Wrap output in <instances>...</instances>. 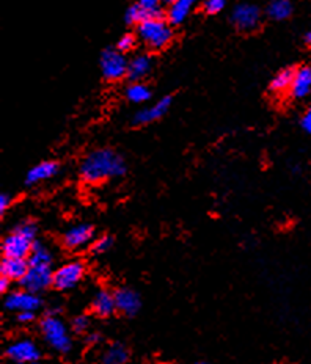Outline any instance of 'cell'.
Instances as JSON below:
<instances>
[{
  "instance_id": "cell-1",
  "label": "cell",
  "mask_w": 311,
  "mask_h": 364,
  "mask_svg": "<svg viewBox=\"0 0 311 364\" xmlns=\"http://www.w3.org/2000/svg\"><path fill=\"white\" fill-rule=\"evenodd\" d=\"M126 162L123 155L109 148L95 149L88 153L80 162V178L85 184H100L113 178L126 175Z\"/></svg>"
},
{
  "instance_id": "cell-2",
  "label": "cell",
  "mask_w": 311,
  "mask_h": 364,
  "mask_svg": "<svg viewBox=\"0 0 311 364\" xmlns=\"http://www.w3.org/2000/svg\"><path fill=\"white\" fill-rule=\"evenodd\" d=\"M37 223L32 220H22L15 229L3 239L2 253L3 258L28 259L37 242Z\"/></svg>"
},
{
  "instance_id": "cell-3",
  "label": "cell",
  "mask_w": 311,
  "mask_h": 364,
  "mask_svg": "<svg viewBox=\"0 0 311 364\" xmlns=\"http://www.w3.org/2000/svg\"><path fill=\"white\" fill-rule=\"evenodd\" d=\"M137 33L142 43H145L149 49L160 50L167 48L173 39L171 26L167 19H148L137 26Z\"/></svg>"
},
{
  "instance_id": "cell-4",
  "label": "cell",
  "mask_w": 311,
  "mask_h": 364,
  "mask_svg": "<svg viewBox=\"0 0 311 364\" xmlns=\"http://www.w3.org/2000/svg\"><path fill=\"white\" fill-rule=\"evenodd\" d=\"M41 333L48 345L59 354H68L73 347L68 327L57 316H46L41 320Z\"/></svg>"
},
{
  "instance_id": "cell-5",
  "label": "cell",
  "mask_w": 311,
  "mask_h": 364,
  "mask_svg": "<svg viewBox=\"0 0 311 364\" xmlns=\"http://www.w3.org/2000/svg\"><path fill=\"white\" fill-rule=\"evenodd\" d=\"M148 19H165L162 5L158 0H140L126 10L124 21L129 26H138Z\"/></svg>"
},
{
  "instance_id": "cell-6",
  "label": "cell",
  "mask_w": 311,
  "mask_h": 364,
  "mask_svg": "<svg viewBox=\"0 0 311 364\" xmlns=\"http://www.w3.org/2000/svg\"><path fill=\"white\" fill-rule=\"evenodd\" d=\"M101 71L104 79L107 80H120L128 76L129 61L126 60L124 54H121L117 49L107 48L101 54Z\"/></svg>"
},
{
  "instance_id": "cell-7",
  "label": "cell",
  "mask_w": 311,
  "mask_h": 364,
  "mask_svg": "<svg viewBox=\"0 0 311 364\" xmlns=\"http://www.w3.org/2000/svg\"><path fill=\"white\" fill-rule=\"evenodd\" d=\"M19 282L24 291L38 296L39 292L54 286V271H52L50 265H30L26 276Z\"/></svg>"
},
{
  "instance_id": "cell-8",
  "label": "cell",
  "mask_w": 311,
  "mask_h": 364,
  "mask_svg": "<svg viewBox=\"0 0 311 364\" xmlns=\"http://www.w3.org/2000/svg\"><path fill=\"white\" fill-rule=\"evenodd\" d=\"M232 22L239 32H255L261 24V11L256 5L239 3L232 11Z\"/></svg>"
},
{
  "instance_id": "cell-9",
  "label": "cell",
  "mask_w": 311,
  "mask_h": 364,
  "mask_svg": "<svg viewBox=\"0 0 311 364\" xmlns=\"http://www.w3.org/2000/svg\"><path fill=\"white\" fill-rule=\"evenodd\" d=\"M85 275V265L80 261H71L63 264L54 271V287L59 291H69L76 287L82 281Z\"/></svg>"
},
{
  "instance_id": "cell-10",
  "label": "cell",
  "mask_w": 311,
  "mask_h": 364,
  "mask_svg": "<svg viewBox=\"0 0 311 364\" xmlns=\"http://www.w3.org/2000/svg\"><path fill=\"white\" fill-rule=\"evenodd\" d=\"M41 306V298H39L37 294H32L28 291H15L10 292L7 297H5V308L8 311H16L17 314L19 313H35V311L39 309Z\"/></svg>"
},
{
  "instance_id": "cell-11",
  "label": "cell",
  "mask_w": 311,
  "mask_h": 364,
  "mask_svg": "<svg viewBox=\"0 0 311 364\" xmlns=\"http://www.w3.org/2000/svg\"><path fill=\"white\" fill-rule=\"evenodd\" d=\"M5 354L10 358L11 361H15L17 364H26L32 361H38L39 356H41V352H39L38 345L33 343L32 339H17L15 343H11Z\"/></svg>"
},
{
  "instance_id": "cell-12",
  "label": "cell",
  "mask_w": 311,
  "mask_h": 364,
  "mask_svg": "<svg viewBox=\"0 0 311 364\" xmlns=\"http://www.w3.org/2000/svg\"><path fill=\"white\" fill-rule=\"evenodd\" d=\"M95 229L91 224L86 223H80L76 224V227L69 228L65 234H63L62 242L68 250H80L85 245H88L93 242L95 239Z\"/></svg>"
},
{
  "instance_id": "cell-13",
  "label": "cell",
  "mask_w": 311,
  "mask_h": 364,
  "mask_svg": "<svg viewBox=\"0 0 311 364\" xmlns=\"http://www.w3.org/2000/svg\"><path fill=\"white\" fill-rule=\"evenodd\" d=\"M171 101H173L171 96H165L160 101L153 104L151 107L142 108V111H138L134 115V118H132V124L145 126V124H151V123H154V121L160 119L167 112H169V108L171 106Z\"/></svg>"
},
{
  "instance_id": "cell-14",
  "label": "cell",
  "mask_w": 311,
  "mask_h": 364,
  "mask_svg": "<svg viewBox=\"0 0 311 364\" xmlns=\"http://www.w3.org/2000/svg\"><path fill=\"white\" fill-rule=\"evenodd\" d=\"M59 171H60L59 162H55V160L39 162L38 165L32 166V169L27 171L26 186H28V187L37 186V184H39V182L48 181V179H52L54 176H57V173Z\"/></svg>"
},
{
  "instance_id": "cell-15",
  "label": "cell",
  "mask_w": 311,
  "mask_h": 364,
  "mask_svg": "<svg viewBox=\"0 0 311 364\" xmlns=\"http://www.w3.org/2000/svg\"><path fill=\"white\" fill-rule=\"evenodd\" d=\"M115 302H117V309L124 316H135L142 306L140 296L129 287H121L115 291Z\"/></svg>"
},
{
  "instance_id": "cell-16",
  "label": "cell",
  "mask_w": 311,
  "mask_h": 364,
  "mask_svg": "<svg viewBox=\"0 0 311 364\" xmlns=\"http://www.w3.org/2000/svg\"><path fill=\"white\" fill-rule=\"evenodd\" d=\"M311 93V66L296 68L290 95L294 99H303Z\"/></svg>"
},
{
  "instance_id": "cell-17",
  "label": "cell",
  "mask_w": 311,
  "mask_h": 364,
  "mask_svg": "<svg viewBox=\"0 0 311 364\" xmlns=\"http://www.w3.org/2000/svg\"><path fill=\"white\" fill-rule=\"evenodd\" d=\"M192 0H175L169 3V8L165 11V19L170 26H181L187 19L190 11L194 8Z\"/></svg>"
},
{
  "instance_id": "cell-18",
  "label": "cell",
  "mask_w": 311,
  "mask_h": 364,
  "mask_svg": "<svg viewBox=\"0 0 311 364\" xmlns=\"http://www.w3.org/2000/svg\"><path fill=\"white\" fill-rule=\"evenodd\" d=\"M28 267L30 265H28L27 259L3 258L2 264H0V275L10 281H21L26 276Z\"/></svg>"
},
{
  "instance_id": "cell-19",
  "label": "cell",
  "mask_w": 311,
  "mask_h": 364,
  "mask_svg": "<svg viewBox=\"0 0 311 364\" xmlns=\"http://www.w3.org/2000/svg\"><path fill=\"white\" fill-rule=\"evenodd\" d=\"M91 309L93 313L100 317H109L113 314V311H117V302H115V294L106 291H97L96 296L91 302Z\"/></svg>"
},
{
  "instance_id": "cell-20",
  "label": "cell",
  "mask_w": 311,
  "mask_h": 364,
  "mask_svg": "<svg viewBox=\"0 0 311 364\" xmlns=\"http://www.w3.org/2000/svg\"><path fill=\"white\" fill-rule=\"evenodd\" d=\"M153 68V59L149 55L140 54L135 55L134 59L129 61V68H128V77L131 82H140L143 77H147L149 71Z\"/></svg>"
},
{
  "instance_id": "cell-21",
  "label": "cell",
  "mask_w": 311,
  "mask_h": 364,
  "mask_svg": "<svg viewBox=\"0 0 311 364\" xmlns=\"http://www.w3.org/2000/svg\"><path fill=\"white\" fill-rule=\"evenodd\" d=\"M129 360V352L121 343L107 345L100 355V364H126Z\"/></svg>"
},
{
  "instance_id": "cell-22",
  "label": "cell",
  "mask_w": 311,
  "mask_h": 364,
  "mask_svg": "<svg viewBox=\"0 0 311 364\" xmlns=\"http://www.w3.org/2000/svg\"><path fill=\"white\" fill-rule=\"evenodd\" d=\"M294 74H296V68H285V69H281L280 73H276L274 79L270 80V85H269L270 91L275 95L290 91L292 80H294Z\"/></svg>"
},
{
  "instance_id": "cell-23",
  "label": "cell",
  "mask_w": 311,
  "mask_h": 364,
  "mask_svg": "<svg viewBox=\"0 0 311 364\" xmlns=\"http://www.w3.org/2000/svg\"><path fill=\"white\" fill-rule=\"evenodd\" d=\"M126 99L132 104H143L151 99V88L147 84L132 82L124 91Z\"/></svg>"
},
{
  "instance_id": "cell-24",
  "label": "cell",
  "mask_w": 311,
  "mask_h": 364,
  "mask_svg": "<svg viewBox=\"0 0 311 364\" xmlns=\"http://www.w3.org/2000/svg\"><path fill=\"white\" fill-rule=\"evenodd\" d=\"M267 16L274 21H285L292 15V3L288 0H272L267 5Z\"/></svg>"
},
{
  "instance_id": "cell-25",
  "label": "cell",
  "mask_w": 311,
  "mask_h": 364,
  "mask_svg": "<svg viewBox=\"0 0 311 364\" xmlns=\"http://www.w3.org/2000/svg\"><path fill=\"white\" fill-rule=\"evenodd\" d=\"M27 261H28V265H50L52 253L41 244V242H35L33 250Z\"/></svg>"
},
{
  "instance_id": "cell-26",
  "label": "cell",
  "mask_w": 311,
  "mask_h": 364,
  "mask_svg": "<svg viewBox=\"0 0 311 364\" xmlns=\"http://www.w3.org/2000/svg\"><path fill=\"white\" fill-rule=\"evenodd\" d=\"M113 245V239L111 236H101V238H96L93 242H91L90 250L93 254H102L109 251Z\"/></svg>"
},
{
  "instance_id": "cell-27",
  "label": "cell",
  "mask_w": 311,
  "mask_h": 364,
  "mask_svg": "<svg viewBox=\"0 0 311 364\" xmlns=\"http://www.w3.org/2000/svg\"><path fill=\"white\" fill-rule=\"evenodd\" d=\"M135 44H137V38L134 37V35L132 33H126L123 35V37H121L118 39V43H117V49L118 52H121V54H126V52H129L135 48Z\"/></svg>"
},
{
  "instance_id": "cell-28",
  "label": "cell",
  "mask_w": 311,
  "mask_h": 364,
  "mask_svg": "<svg viewBox=\"0 0 311 364\" xmlns=\"http://www.w3.org/2000/svg\"><path fill=\"white\" fill-rule=\"evenodd\" d=\"M90 327V319L86 316H76L71 322V330L76 333H85Z\"/></svg>"
},
{
  "instance_id": "cell-29",
  "label": "cell",
  "mask_w": 311,
  "mask_h": 364,
  "mask_svg": "<svg viewBox=\"0 0 311 364\" xmlns=\"http://www.w3.org/2000/svg\"><path fill=\"white\" fill-rule=\"evenodd\" d=\"M225 8L223 0H206L203 3V11L206 15H218Z\"/></svg>"
},
{
  "instance_id": "cell-30",
  "label": "cell",
  "mask_w": 311,
  "mask_h": 364,
  "mask_svg": "<svg viewBox=\"0 0 311 364\" xmlns=\"http://www.w3.org/2000/svg\"><path fill=\"white\" fill-rule=\"evenodd\" d=\"M301 126L307 134H311V106L307 108V112L303 113V117L301 119Z\"/></svg>"
},
{
  "instance_id": "cell-31",
  "label": "cell",
  "mask_w": 311,
  "mask_h": 364,
  "mask_svg": "<svg viewBox=\"0 0 311 364\" xmlns=\"http://www.w3.org/2000/svg\"><path fill=\"white\" fill-rule=\"evenodd\" d=\"M10 204H11V196L8 193L0 195V213H2V215L8 211Z\"/></svg>"
},
{
  "instance_id": "cell-32",
  "label": "cell",
  "mask_w": 311,
  "mask_h": 364,
  "mask_svg": "<svg viewBox=\"0 0 311 364\" xmlns=\"http://www.w3.org/2000/svg\"><path fill=\"white\" fill-rule=\"evenodd\" d=\"M35 319V313H19L17 314V320L21 323H30Z\"/></svg>"
},
{
  "instance_id": "cell-33",
  "label": "cell",
  "mask_w": 311,
  "mask_h": 364,
  "mask_svg": "<svg viewBox=\"0 0 311 364\" xmlns=\"http://www.w3.org/2000/svg\"><path fill=\"white\" fill-rule=\"evenodd\" d=\"M101 334L100 333H91L86 336V343L88 344H100L101 343Z\"/></svg>"
},
{
  "instance_id": "cell-34",
  "label": "cell",
  "mask_w": 311,
  "mask_h": 364,
  "mask_svg": "<svg viewBox=\"0 0 311 364\" xmlns=\"http://www.w3.org/2000/svg\"><path fill=\"white\" fill-rule=\"evenodd\" d=\"M10 280L8 278H5V276H2V278H0V292H7L8 291V287H10Z\"/></svg>"
},
{
  "instance_id": "cell-35",
  "label": "cell",
  "mask_w": 311,
  "mask_h": 364,
  "mask_svg": "<svg viewBox=\"0 0 311 364\" xmlns=\"http://www.w3.org/2000/svg\"><path fill=\"white\" fill-rule=\"evenodd\" d=\"M305 43H307L308 48H311V30L305 35Z\"/></svg>"
},
{
  "instance_id": "cell-36",
  "label": "cell",
  "mask_w": 311,
  "mask_h": 364,
  "mask_svg": "<svg viewBox=\"0 0 311 364\" xmlns=\"http://www.w3.org/2000/svg\"><path fill=\"white\" fill-rule=\"evenodd\" d=\"M26 364H41V363H38V361H32V363H26Z\"/></svg>"
},
{
  "instance_id": "cell-37",
  "label": "cell",
  "mask_w": 311,
  "mask_h": 364,
  "mask_svg": "<svg viewBox=\"0 0 311 364\" xmlns=\"http://www.w3.org/2000/svg\"><path fill=\"white\" fill-rule=\"evenodd\" d=\"M198 364H206V363H198Z\"/></svg>"
}]
</instances>
